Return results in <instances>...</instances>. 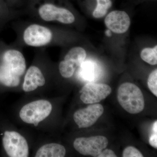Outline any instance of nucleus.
Wrapping results in <instances>:
<instances>
[{
	"label": "nucleus",
	"mask_w": 157,
	"mask_h": 157,
	"mask_svg": "<svg viewBox=\"0 0 157 157\" xmlns=\"http://www.w3.org/2000/svg\"><path fill=\"white\" fill-rule=\"evenodd\" d=\"M19 19L11 23V27L16 35L14 42L22 48H45L63 41V32L51 24Z\"/></svg>",
	"instance_id": "nucleus-1"
},
{
	"label": "nucleus",
	"mask_w": 157,
	"mask_h": 157,
	"mask_svg": "<svg viewBox=\"0 0 157 157\" xmlns=\"http://www.w3.org/2000/svg\"><path fill=\"white\" fill-rule=\"evenodd\" d=\"M21 11L31 20L43 23L70 25L76 21V15L66 6V0H25Z\"/></svg>",
	"instance_id": "nucleus-2"
},
{
	"label": "nucleus",
	"mask_w": 157,
	"mask_h": 157,
	"mask_svg": "<svg viewBox=\"0 0 157 157\" xmlns=\"http://www.w3.org/2000/svg\"><path fill=\"white\" fill-rule=\"evenodd\" d=\"M23 48L0 40V89L19 86L27 70Z\"/></svg>",
	"instance_id": "nucleus-3"
},
{
	"label": "nucleus",
	"mask_w": 157,
	"mask_h": 157,
	"mask_svg": "<svg viewBox=\"0 0 157 157\" xmlns=\"http://www.w3.org/2000/svg\"><path fill=\"white\" fill-rule=\"evenodd\" d=\"M119 103L124 110L131 114H137L144 108V99L142 92L136 85L125 82L117 90Z\"/></svg>",
	"instance_id": "nucleus-4"
},
{
	"label": "nucleus",
	"mask_w": 157,
	"mask_h": 157,
	"mask_svg": "<svg viewBox=\"0 0 157 157\" xmlns=\"http://www.w3.org/2000/svg\"><path fill=\"white\" fill-rule=\"evenodd\" d=\"M52 109V104L49 101L37 100L24 105L20 110L19 117L25 123L37 126L50 115Z\"/></svg>",
	"instance_id": "nucleus-5"
},
{
	"label": "nucleus",
	"mask_w": 157,
	"mask_h": 157,
	"mask_svg": "<svg viewBox=\"0 0 157 157\" xmlns=\"http://www.w3.org/2000/svg\"><path fill=\"white\" fill-rule=\"evenodd\" d=\"M2 146L6 155L10 157H28L29 150L27 140L15 131H6L2 138Z\"/></svg>",
	"instance_id": "nucleus-6"
},
{
	"label": "nucleus",
	"mask_w": 157,
	"mask_h": 157,
	"mask_svg": "<svg viewBox=\"0 0 157 157\" xmlns=\"http://www.w3.org/2000/svg\"><path fill=\"white\" fill-rule=\"evenodd\" d=\"M108 144L107 137L96 136L76 138L73 142V146L82 155L98 157L101 152L107 147Z\"/></svg>",
	"instance_id": "nucleus-7"
},
{
	"label": "nucleus",
	"mask_w": 157,
	"mask_h": 157,
	"mask_svg": "<svg viewBox=\"0 0 157 157\" xmlns=\"http://www.w3.org/2000/svg\"><path fill=\"white\" fill-rule=\"evenodd\" d=\"M112 89L108 85L89 82L83 86L79 93L80 99L84 104L99 103L111 94Z\"/></svg>",
	"instance_id": "nucleus-8"
},
{
	"label": "nucleus",
	"mask_w": 157,
	"mask_h": 157,
	"mask_svg": "<svg viewBox=\"0 0 157 157\" xmlns=\"http://www.w3.org/2000/svg\"><path fill=\"white\" fill-rule=\"evenodd\" d=\"M104 111V107L101 104H92L76 111L73 119L79 128H89L95 123Z\"/></svg>",
	"instance_id": "nucleus-9"
},
{
	"label": "nucleus",
	"mask_w": 157,
	"mask_h": 157,
	"mask_svg": "<svg viewBox=\"0 0 157 157\" xmlns=\"http://www.w3.org/2000/svg\"><path fill=\"white\" fill-rule=\"evenodd\" d=\"M107 28L117 34H123L128 29L131 20L125 11H114L109 13L105 19Z\"/></svg>",
	"instance_id": "nucleus-10"
},
{
	"label": "nucleus",
	"mask_w": 157,
	"mask_h": 157,
	"mask_svg": "<svg viewBox=\"0 0 157 157\" xmlns=\"http://www.w3.org/2000/svg\"><path fill=\"white\" fill-rule=\"evenodd\" d=\"M23 15L21 11L11 9L5 0H0V32L3 30L9 23L19 19Z\"/></svg>",
	"instance_id": "nucleus-11"
},
{
	"label": "nucleus",
	"mask_w": 157,
	"mask_h": 157,
	"mask_svg": "<svg viewBox=\"0 0 157 157\" xmlns=\"http://www.w3.org/2000/svg\"><path fill=\"white\" fill-rule=\"evenodd\" d=\"M66 155L64 147L59 144L52 143L42 145L37 150L36 157H63Z\"/></svg>",
	"instance_id": "nucleus-12"
},
{
	"label": "nucleus",
	"mask_w": 157,
	"mask_h": 157,
	"mask_svg": "<svg viewBox=\"0 0 157 157\" xmlns=\"http://www.w3.org/2000/svg\"><path fill=\"white\" fill-rule=\"evenodd\" d=\"M78 69L81 77L88 81L96 80L101 73L99 66L95 62L91 60L84 61Z\"/></svg>",
	"instance_id": "nucleus-13"
},
{
	"label": "nucleus",
	"mask_w": 157,
	"mask_h": 157,
	"mask_svg": "<svg viewBox=\"0 0 157 157\" xmlns=\"http://www.w3.org/2000/svg\"><path fill=\"white\" fill-rule=\"evenodd\" d=\"M78 69V67L76 64L70 60L63 58L59 63V72L63 78H71Z\"/></svg>",
	"instance_id": "nucleus-14"
},
{
	"label": "nucleus",
	"mask_w": 157,
	"mask_h": 157,
	"mask_svg": "<svg viewBox=\"0 0 157 157\" xmlns=\"http://www.w3.org/2000/svg\"><path fill=\"white\" fill-rule=\"evenodd\" d=\"M97 4L93 12V15L96 18H101L107 14V11L112 6L111 0H96Z\"/></svg>",
	"instance_id": "nucleus-15"
},
{
	"label": "nucleus",
	"mask_w": 157,
	"mask_h": 157,
	"mask_svg": "<svg viewBox=\"0 0 157 157\" xmlns=\"http://www.w3.org/2000/svg\"><path fill=\"white\" fill-rule=\"evenodd\" d=\"M140 57L143 60L151 65L157 64V46L154 48H144L140 52Z\"/></svg>",
	"instance_id": "nucleus-16"
},
{
	"label": "nucleus",
	"mask_w": 157,
	"mask_h": 157,
	"mask_svg": "<svg viewBox=\"0 0 157 157\" xmlns=\"http://www.w3.org/2000/svg\"><path fill=\"white\" fill-rule=\"evenodd\" d=\"M147 85L151 91L157 97V70L152 72L147 79Z\"/></svg>",
	"instance_id": "nucleus-17"
},
{
	"label": "nucleus",
	"mask_w": 157,
	"mask_h": 157,
	"mask_svg": "<svg viewBox=\"0 0 157 157\" xmlns=\"http://www.w3.org/2000/svg\"><path fill=\"white\" fill-rule=\"evenodd\" d=\"M123 157H143V155L136 147L133 146H128L124 149L123 152Z\"/></svg>",
	"instance_id": "nucleus-18"
},
{
	"label": "nucleus",
	"mask_w": 157,
	"mask_h": 157,
	"mask_svg": "<svg viewBox=\"0 0 157 157\" xmlns=\"http://www.w3.org/2000/svg\"><path fill=\"white\" fill-rule=\"evenodd\" d=\"M5 1L8 6L11 9L17 10V11H21L25 2V0H5Z\"/></svg>",
	"instance_id": "nucleus-19"
},
{
	"label": "nucleus",
	"mask_w": 157,
	"mask_h": 157,
	"mask_svg": "<svg viewBox=\"0 0 157 157\" xmlns=\"http://www.w3.org/2000/svg\"><path fill=\"white\" fill-rule=\"evenodd\" d=\"M115 153L111 150L105 148L101 152L98 157H116Z\"/></svg>",
	"instance_id": "nucleus-20"
},
{
	"label": "nucleus",
	"mask_w": 157,
	"mask_h": 157,
	"mask_svg": "<svg viewBox=\"0 0 157 157\" xmlns=\"http://www.w3.org/2000/svg\"><path fill=\"white\" fill-rule=\"evenodd\" d=\"M149 143L153 147L157 148V132H152L149 139Z\"/></svg>",
	"instance_id": "nucleus-21"
}]
</instances>
